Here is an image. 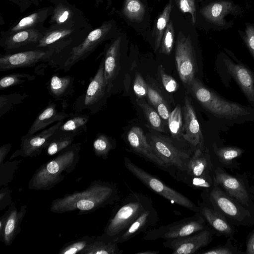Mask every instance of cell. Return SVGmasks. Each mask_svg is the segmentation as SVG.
<instances>
[{
    "instance_id": "cell-47",
    "label": "cell",
    "mask_w": 254,
    "mask_h": 254,
    "mask_svg": "<svg viewBox=\"0 0 254 254\" xmlns=\"http://www.w3.org/2000/svg\"><path fill=\"white\" fill-rule=\"evenodd\" d=\"M89 240H81L78 242L73 243L70 245L66 246L63 250H62L61 253L64 254H74L79 252L80 251L85 249L87 248L88 246L90 247V244H92L94 242L90 241Z\"/></svg>"
},
{
    "instance_id": "cell-50",
    "label": "cell",
    "mask_w": 254,
    "mask_h": 254,
    "mask_svg": "<svg viewBox=\"0 0 254 254\" xmlns=\"http://www.w3.org/2000/svg\"><path fill=\"white\" fill-rule=\"evenodd\" d=\"M245 253L247 254H254V229L247 237Z\"/></svg>"
},
{
    "instance_id": "cell-41",
    "label": "cell",
    "mask_w": 254,
    "mask_h": 254,
    "mask_svg": "<svg viewBox=\"0 0 254 254\" xmlns=\"http://www.w3.org/2000/svg\"><path fill=\"white\" fill-rule=\"evenodd\" d=\"M93 147L96 154L106 158L115 145L109 137L104 134L98 133L93 142Z\"/></svg>"
},
{
    "instance_id": "cell-24",
    "label": "cell",
    "mask_w": 254,
    "mask_h": 254,
    "mask_svg": "<svg viewBox=\"0 0 254 254\" xmlns=\"http://www.w3.org/2000/svg\"><path fill=\"white\" fill-rule=\"evenodd\" d=\"M213 151L217 162L215 165L228 169H236L239 168V163L237 159L245 152L244 149L238 147H219L215 143L213 144Z\"/></svg>"
},
{
    "instance_id": "cell-23",
    "label": "cell",
    "mask_w": 254,
    "mask_h": 254,
    "mask_svg": "<svg viewBox=\"0 0 254 254\" xmlns=\"http://www.w3.org/2000/svg\"><path fill=\"white\" fill-rule=\"evenodd\" d=\"M43 34L35 28L23 30L5 37L1 46L6 50H12L30 44L38 43Z\"/></svg>"
},
{
    "instance_id": "cell-10",
    "label": "cell",
    "mask_w": 254,
    "mask_h": 254,
    "mask_svg": "<svg viewBox=\"0 0 254 254\" xmlns=\"http://www.w3.org/2000/svg\"><path fill=\"white\" fill-rule=\"evenodd\" d=\"M214 235L213 231L207 225L203 230L190 235L165 240L162 244L171 250L173 254H195L210 244Z\"/></svg>"
},
{
    "instance_id": "cell-22",
    "label": "cell",
    "mask_w": 254,
    "mask_h": 254,
    "mask_svg": "<svg viewBox=\"0 0 254 254\" xmlns=\"http://www.w3.org/2000/svg\"><path fill=\"white\" fill-rule=\"evenodd\" d=\"M69 115L64 112H59L56 105L49 103L44 110L39 114L30 127L26 136L33 135L38 131L46 129L54 123L63 121Z\"/></svg>"
},
{
    "instance_id": "cell-53",
    "label": "cell",
    "mask_w": 254,
    "mask_h": 254,
    "mask_svg": "<svg viewBox=\"0 0 254 254\" xmlns=\"http://www.w3.org/2000/svg\"><path fill=\"white\" fill-rule=\"evenodd\" d=\"M251 192L252 193L254 197V185L250 186V187Z\"/></svg>"
},
{
    "instance_id": "cell-39",
    "label": "cell",
    "mask_w": 254,
    "mask_h": 254,
    "mask_svg": "<svg viewBox=\"0 0 254 254\" xmlns=\"http://www.w3.org/2000/svg\"><path fill=\"white\" fill-rule=\"evenodd\" d=\"M182 181L194 189L202 191L209 190L214 186L212 174L201 177H186Z\"/></svg>"
},
{
    "instance_id": "cell-16",
    "label": "cell",
    "mask_w": 254,
    "mask_h": 254,
    "mask_svg": "<svg viewBox=\"0 0 254 254\" xmlns=\"http://www.w3.org/2000/svg\"><path fill=\"white\" fill-rule=\"evenodd\" d=\"M227 70L236 81L247 99L254 106V75L252 71L242 64L225 60Z\"/></svg>"
},
{
    "instance_id": "cell-38",
    "label": "cell",
    "mask_w": 254,
    "mask_h": 254,
    "mask_svg": "<svg viewBox=\"0 0 254 254\" xmlns=\"http://www.w3.org/2000/svg\"><path fill=\"white\" fill-rule=\"evenodd\" d=\"M28 97L25 94L11 93L0 96V117L9 111L13 106L22 103Z\"/></svg>"
},
{
    "instance_id": "cell-4",
    "label": "cell",
    "mask_w": 254,
    "mask_h": 254,
    "mask_svg": "<svg viewBox=\"0 0 254 254\" xmlns=\"http://www.w3.org/2000/svg\"><path fill=\"white\" fill-rule=\"evenodd\" d=\"M125 168L147 188L172 203L187 208L194 213L199 212V206L179 191L173 189L157 177L146 172L125 157Z\"/></svg>"
},
{
    "instance_id": "cell-5",
    "label": "cell",
    "mask_w": 254,
    "mask_h": 254,
    "mask_svg": "<svg viewBox=\"0 0 254 254\" xmlns=\"http://www.w3.org/2000/svg\"><path fill=\"white\" fill-rule=\"evenodd\" d=\"M212 177L214 186H218L228 195L237 200L254 214V197L246 175H232L214 165Z\"/></svg>"
},
{
    "instance_id": "cell-45",
    "label": "cell",
    "mask_w": 254,
    "mask_h": 254,
    "mask_svg": "<svg viewBox=\"0 0 254 254\" xmlns=\"http://www.w3.org/2000/svg\"><path fill=\"white\" fill-rule=\"evenodd\" d=\"M179 9L183 13H189L191 16V22L194 24L196 20L195 0H175Z\"/></svg>"
},
{
    "instance_id": "cell-18",
    "label": "cell",
    "mask_w": 254,
    "mask_h": 254,
    "mask_svg": "<svg viewBox=\"0 0 254 254\" xmlns=\"http://www.w3.org/2000/svg\"><path fill=\"white\" fill-rule=\"evenodd\" d=\"M158 220L157 210L153 205L136 219L115 242L117 244L125 243L140 233H144L154 227Z\"/></svg>"
},
{
    "instance_id": "cell-1",
    "label": "cell",
    "mask_w": 254,
    "mask_h": 254,
    "mask_svg": "<svg viewBox=\"0 0 254 254\" xmlns=\"http://www.w3.org/2000/svg\"><path fill=\"white\" fill-rule=\"evenodd\" d=\"M153 205L152 199L146 194L130 192L116 206L102 236L115 242L136 219Z\"/></svg>"
},
{
    "instance_id": "cell-11",
    "label": "cell",
    "mask_w": 254,
    "mask_h": 254,
    "mask_svg": "<svg viewBox=\"0 0 254 254\" xmlns=\"http://www.w3.org/2000/svg\"><path fill=\"white\" fill-rule=\"evenodd\" d=\"M56 48L48 50H35L1 55L0 57V71L34 65L50 59L54 54Z\"/></svg>"
},
{
    "instance_id": "cell-32",
    "label": "cell",
    "mask_w": 254,
    "mask_h": 254,
    "mask_svg": "<svg viewBox=\"0 0 254 254\" xmlns=\"http://www.w3.org/2000/svg\"><path fill=\"white\" fill-rule=\"evenodd\" d=\"M145 12V7L140 0H125L123 13L129 20L136 22H141Z\"/></svg>"
},
{
    "instance_id": "cell-7",
    "label": "cell",
    "mask_w": 254,
    "mask_h": 254,
    "mask_svg": "<svg viewBox=\"0 0 254 254\" xmlns=\"http://www.w3.org/2000/svg\"><path fill=\"white\" fill-rule=\"evenodd\" d=\"M207 224L199 212L166 225L152 228L144 233L145 241L172 240L187 236L204 229Z\"/></svg>"
},
{
    "instance_id": "cell-9",
    "label": "cell",
    "mask_w": 254,
    "mask_h": 254,
    "mask_svg": "<svg viewBox=\"0 0 254 254\" xmlns=\"http://www.w3.org/2000/svg\"><path fill=\"white\" fill-rule=\"evenodd\" d=\"M175 61L180 78L188 88L195 78L197 66L190 38L181 32L178 34L176 45Z\"/></svg>"
},
{
    "instance_id": "cell-15",
    "label": "cell",
    "mask_w": 254,
    "mask_h": 254,
    "mask_svg": "<svg viewBox=\"0 0 254 254\" xmlns=\"http://www.w3.org/2000/svg\"><path fill=\"white\" fill-rule=\"evenodd\" d=\"M184 125L183 127V138L192 146L204 149L206 148L202 131L198 122L191 99L186 96L183 106ZM194 149V150H195Z\"/></svg>"
},
{
    "instance_id": "cell-12",
    "label": "cell",
    "mask_w": 254,
    "mask_h": 254,
    "mask_svg": "<svg viewBox=\"0 0 254 254\" xmlns=\"http://www.w3.org/2000/svg\"><path fill=\"white\" fill-rule=\"evenodd\" d=\"M111 27L110 23L105 22L90 32L81 43L72 49L64 66L70 67L88 56L104 41Z\"/></svg>"
},
{
    "instance_id": "cell-40",
    "label": "cell",
    "mask_w": 254,
    "mask_h": 254,
    "mask_svg": "<svg viewBox=\"0 0 254 254\" xmlns=\"http://www.w3.org/2000/svg\"><path fill=\"white\" fill-rule=\"evenodd\" d=\"M35 78L34 75L28 73H13L2 77L0 80V89L7 88L31 81Z\"/></svg>"
},
{
    "instance_id": "cell-42",
    "label": "cell",
    "mask_w": 254,
    "mask_h": 254,
    "mask_svg": "<svg viewBox=\"0 0 254 254\" xmlns=\"http://www.w3.org/2000/svg\"><path fill=\"white\" fill-rule=\"evenodd\" d=\"M232 240L228 238L226 243L223 245H219L212 248L203 250L198 252L201 254H246L239 250L238 248L234 246Z\"/></svg>"
},
{
    "instance_id": "cell-3",
    "label": "cell",
    "mask_w": 254,
    "mask_h": 254,
    "mask_svg": "<svg viewBox=\"0 0 254 254\" xmlns=\"http://www.w3.org/2000/svg\"><path fill=\"white\" fill-rule=\"evenodd\" d=\"M201 196L235 226L250 227L254 225V214L228 195L219 186H214L209 190L202 191Z\"/></svg>"
},
{
    "instance_id": "cell-31",
    "label": "cell",
    "mask_w": 254,
    "mask_h": 254,
    "mask_svg": "<svg viewBox=\"0 0 254 254\" xmlns=\"http://www.w3.org/2000/svg\"><path fill=\"white\" fill-rule=\"evenodd\" d=\"M74 29L60 27L47 31L37 43V48H44L54 44L70 35Z\"/></svg>"
},
{
    "instance_id": "cell-37",
    "label": "cell",
    "mask_w": 254,
    "mask_h": 254,
    "mask_svg": "<svg viewBox=\"0 0 254 254\" xmlns=\"http://www.w3.org/2000/svg\"><path fill=\"white\" fill-rule=\"evenodd\" d=\"M73 13L70 8L63 4H58L53 11L50 23L53 26L64 27L71 20Z\"/></svg>"
},
{
    "instance_id": "cell-36",
    "label": "cell",
    "mask_w": 254,
    "mask_h": 254,
    "mask_svg": "<svg viewBox=\"0 0 254 254\" xmlns=\"http://www.w3.org/2000/svg\"><path fill=\"white\" fill-rule=\"evenodd\" d=\"M138 104L142 109L145 116L150 126L156 130L165 132L162 118L156 110L148 104L137 100Z\"/></svg>"
},
{
    "instance_id": "cell-46",
    "label": "cell",
    "mask_w": 254,
    "mask_h": 254,
    "mask_svg": "<svg viewBox=\"0 0 254 254\" xmlns=\"http://www.w3.org/2000/svg\"><path fill=\"white\" fill-rule=\"evenodd\" d=\"M160 75L162 85L165 90L168 92L176 91L178 88V84L175 79L171 76L167 74L162 66H159Z\"/></svg>"
},
{
    "instance_id": "cell-48",
    "label": "cell",
    "mask_w": 254,
    "mask_h": 254,
    "mask_svg": "<svg viewBox=\"0 0 254 254\" xmlns=\"http://www.w3.org/2000/svg\"><path fill=\"white\" fill-rule=\"evenodd\" d=\"M16 212H13L8 217L4 229V238L8 242L12 238L14 232L16 230L17 222Z\"/></svg>"
},
{
    "instance_id": "cell-29",
    "label": "cell",
    "mask_w": 254,
    "mask_h": 254,
    "mask_svg": "<svg viewBox=\"0 0 254 254\" xmlns=\"http://www.w3.org/2000/svg\"><path fill=\"white\" fill-rule=\"evenodd\" d=\"M73 79L69 76H52L49 83V89L52 95L55 98H60L64 96L71 88Z\"/></svg>"
},
{
    "instance_id": "cell-21",
    "label": "cell",
    "mask_w": 254,
    "mask_h": 254,
    "mask_svg": "<svg viewBox=\"0 0 254 254\" xmlns=\"http://www.w3.org/2000/svg\"><path fill=\"white\" fill-rule=\"evenodd\" d=\"M121 41V38L119 37L112 42L107 48L103 59L107 92L112 89L113 82L119 70Z\"/></svg>"
},
{
    "instance_id": "cell-8",
    "label": "cell",
    "mask_w": 254,
    "mask_h": 254,
    "mask_svg": "<svg viewBox=\"0 0 254 254\" xmlns=\"http://www.w3.org/2000/svg\"><path fill=\"white\" fill-rule=\"evenodd\" d=\"M79 151V144H74L65 149L60 155L47 163L35 175L33 186L41 188L52 186V184L60 179L64 171L67 172V168H71L75 163Z\"/></svg>"
},
{
    "instance_id": "cell-28",
    "label": "cell",
    "mask_w": 254,
    "mask_h": 254,
    "mask_svg": "<svg viewBox=\"0 0 254 254\" xmlns=\"http://www.w3.org/2000/svg\"><path fill=\"white\" fill-rule=\"evenodd\" d=\"M147 97L150 103L164 120H168L170 112L168 105L162 94L154 86L148 83Z\"/></svg>"
},
{
    "instance_id": "cell-14",
    "label": "cell",
    "mask_w": 254,
    "mask_h": 254,
    "mask_svg": "<svg viewBox=\"0 0 254 254\" xmlns=\"http://www.w3.org/2000/svg\"><path fill=\"white\" fill-rule=\"evenodd\" d=\"M127 139L129 147L134 153L161 170L168 172L164 163L155 153L141 128L136 126L132 127L128 132Z\"/></svg>"
},
{
    "instance_id": "cell-33",
    "label": "cell",
    "mask_w": 254,
    "mask_h": 254,
    "mask_svg": "<svg viewBox=\"0 0 254 254\" xmlns=\"http://www.w3.org/2000/svg\"><path fill=\"white\" fill-rule=\"evenodd\" d=\"M173 7L172 1L170 0L157 19L155 31V50H157L160 47L164 32L169 22Z\"/></svg>"
},
{
    "instance_id": "cell-51",
    "label": "cell",
    "mask_w": 254,
    "mask_h": 254,
    "mask_svg": "<svg viewBox=\"0 0 254 254\" xmlns=\"http://www.w3.org/2000/svg\"><path fill=\"white\" fill-rule=\"evenodd\" d=\"M12 1L18 5L21 8V11L25 10L31 4L32 1L30 0H7Z\"/></svg>"
},
{
    "instance_id": "cell-26",
    "label": "cell",
    "mask_w": 254,
    "mask_h": 254,
    "mask_svg": "<svg viewBox=\"0 0 254 254\" xmlns=\"http://www.w3.org/2000/svg\"><path fill=\"white\" fill-rule=\"evenodd\" d=\"M75 136L57 129L49 139L44 148L49 155H54L69 147Z\"/></svg>"
},
{
    "instance_id": "cell-49",
    "label": "cell",
    "mask_w": 254,
    "mask_h": 254,
    "mask_svg": "<svg viewBox=\"0 0 254 254\" xmlns=\"http://www.w3.org/2000/svg\"><path fill=\"white\" fill-rule=\"evenodd\" d=\"M245 41L254 59V27L251 25L246 30Z\"/></svg>"
},
{
    "instance_id": "cell-52",
    "label": "cell",
    "mask_w": 254,
    "mask_h": 254,
    "mask_svg": "<svg viewBox=\"0 0 254 254\" xmlns=\"http://www.w3.org/2000/svg\"><path fill=\"white\" fill-rule=\"evenodd\" d=\"M159 252L155 250H147L145 251L139 252L135 253V254H158Z\"/></svg>"
},
{
    "instance_id": "cell-2",
    "label": "cell",
    "mask_w": 254,
    "mask_h": 254,
    "mask_svg": "<svg viewBox=\"0 0 254 254\" xmlns=\"http://www.w3.org/2000/svg\"><path fill=\"white\" fill-rule=\"evenodd\" d=\"M188 89L206 110L218 118L236 120L253 113V109L223 98L195 77Z\"/></svg>"
},
{
    "instance_id": "cell-44",
    "label": "cell",
    "mask_w": 254,
    "mask_h": 254,
    "mask_svg": "<svg viewBox=\"0 0 254 254\" xmlns=\"http://www.w3.org/2000/svg\"><path fill=\"white\" fill-rule=\"evenodd\" d=\"M133 89L138 99L147 97L148 84L138 72H136L135 75Z\"/></svg>"
},
{
    "instance_id": "cell-30",
    "label": "cell",
    "mask_w": 254,
    "mask_h": 254,
    "mask_svg": "<svg viewBox=\"0 0 254 254\" xmlns=\"http://www.w3.org/2000/svg\"><path fill=\"white\" fill-rule=\"evenodd\" d=\"M89 120L87 115H76L69 118L58 128L64 132L76 135L86 129V124Z\"/></svg>"
},
{
    "instance_id": "cell-17",
    "label": "cell",
    "mask_w": 254,
    "mask_h": 254,
    "mask_svg": "<svg viewBox=\"0 0 254 254\" xmlns=\"http://www.w3.org/2000/svg\"><path fill=\"white\" fill-rule=\"evenodd\" d=\"M214 167L211 155L206 147L196 148L189 161L187 170L179 179L180 181L186 177H201L212 174Z\"/></svg>"
},
{
    "instance_id": "cell-13",
    "label": "cell",
    "mask_w": 254,
    "mask_h": 254,
    "mask_svg": "<svg viewBox=\"0 0 254 254\" xmlns=\"http://www.w3.org/2000/svg\"><path fill=\"white\" fill-rule=\"evenodd\" d=\"M198 206L199 212L204 218L207 225L213 231L215 235L218 237L224 236L234 240L237 232L236 226L206 199H202V202L199 201Z\"/></svg>"
},
{
    "instance_id": "cell-35",
    "label": "cell",
    "mask_w": 254,
    "mask_h": 254,
    "mask_svg": "<svg viewBox=\"0 0 254 254\" xmlns=\"http://www.w3.org/2000/svg\"><path fill=\"white\" fill-rule=\"evenodd\" d=\"M168 123L172 136L179 140L183 134V120L182 109L177 105L170 113Z\"/></svg>"
},
{
    "instance_id": "cell-19",
    "label": "cell",
    "mask_w": 254,
    "mask_h": 254,
    "mask_svg": "<svg viewBox=\"0 0 254 254\" xmlns=\"http://www.w3.org/2000/svg\"><path fill=\"white\" fill-rule=\"evenodd\" d=\"M59 122L49 127L30 136L24 135L21 138L20 152L24 156L36 155L44 148L50 137L63 123Z\"/></svg>"
},
{
    "instance_id": "cell-25",
    "label": "cell",
    "mask_w": 254,
    "mask_h": 254,
    "mask_svg": "<svg viewBox=\"0 0 254 254\" xmlns=\"http://www.w3.org/2000/svg\"><path fill=\"white\" fill-rule=\"evenodd\" d=\"M49 12V8H43L23 17L6 32V36L19 31L35 28L37 25L45 21Z\"/></svg>"
},
{
    "instance_id": "cell-6",
    "label": "cell",
    "mask_w": 254,
    "mask_h": 254,
    "mask_svg": "<svg viewBox=\"0 0 254 254\" xmlns=\"http://www.w3.org/2000/svg\"><path fill=\"white\" fill-rule=\"evenodd\" d=\"M147 140L155 153L166 166L168 173L179 181L187 171L191 155L179 150L166 136L153 134Z\"/></svg>"
},
{
    "instance_id": "cell-43",
    "label": "cell",
    "mask_w": 254,
    "mask_h": 254,
    "mask_svg": "<svg viewBox=\"0 0 254 254\" xmlns=\"http://www.w3.org/2000/svg\"><path fill=\"white\" fill-rule=\"evenodd\" d=\"M174 41V29L172 21L169 22L164 32L161 44L160 52L165 55H169L172 50Z\"/></svg>"
},
{
    "instance_id": "cell-20",
    "label": "cell",
    "mask_w": 254,
    "mask_h": 254,
    "mask_svg": "<svg viewBox=\"0 0 254 254\" xmlns=\"http://www.w3.org/2000/svg\"><path fill=\"white\" fill-rule=\"evenodd\" d=\"M106 91L107 92V89L104 77V65L103 59L84 95V108L91 111L93 110V107L101 100Z\"/></svg>"
},
{
    "instance_id": "cell-34",
    "label": "cell",
    "mask_w": 254,
    "mask_h": 254,
    "mask_svg": "<svg viewBox=\"0 0 254 254\" xmlns=\"http://www.w3.org/2000/svg\"><path fill=\"white\" fill-rule=\"evenodd\" d=\"M118 244L110 241L102 236L97 240L94 241L92 245L89 248L92 251L90 254H122L124 251L121 250Z\"/></svg>"
},
{
    "instance_id": "cell-27",
    "label": "cell",
    "mask_w": 254,
    "mask_h": 254,
    "mask_svg": "<svg viewBox=\"0 0 254 254\" xmlns=\"http://www.w3.org/2000/svg\"><path fill=\"white\" fill-rule=\"evenodd\" d=\"M232 7V4L228 1H219L211 3L200 11L203 16L210 21L219 23L223 18Z\"/></svg>"
}]
</instances>
